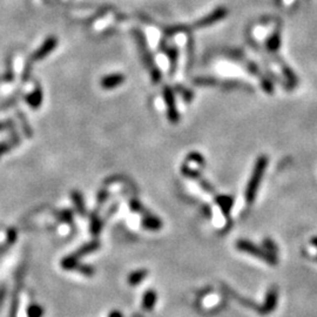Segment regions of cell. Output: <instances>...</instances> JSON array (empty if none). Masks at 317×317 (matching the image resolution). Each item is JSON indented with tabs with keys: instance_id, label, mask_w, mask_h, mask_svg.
I'll list each match as a JSON object with an SVG mask.
<instances>
[{
	"instance_id": "cell-14",
	"label": "cell",
	"mask_w": 317,
	"mask_h": 317,
	"mask_svg": "<svg viewBox=\"0 0 317 317\" xmlns=\"http://www.w3.org/2000/svg\"><path fill=\"white\" fill-rule=\"evenodd\" d=\"M109 317H123V315L119 312H113L111 315H109Z\"/></svg>"
},
{
	"instance_id": "cell-12",
	"label": "cell",
	"mask_w": 317,
	"mask_h": 317,
	"mask_svg": "<svg viewBox=\"0 0 317 317\" xmlns=\"http://www.w3.org/2000/svg\"><path fill=\"white\" fill-rule=\"evenodd\" d=\"M130 209H132L133 212H143V207L138 200L130 201Z\"/></svg>"
},
{
	"instance_id": "cell-3",
	"label": "cell",
	"mask_w": 317,
	"mask_h": 317,
	"mask_svg": "<svg viewBox=\"0 0 317 317\" xmlns=\"http://www.w3.org/2000/svg\"><path fill=\"white\" fill-rule=\"evenodd\" d=\"M277 300H279V292L275 288H271L268 290L266 295V301H264L263 306L260 308V314L262 315H268V314L273 313L277 306Z\"/></svg>"
},
{
	"instance_id": "cell-7",
	"label": "cell",
	"mask_w": 317,
	"mask_h": 317,
	"mask_svg": "<svg viewBox=\"0 0 317 317\" xmlns=\"http://www.w3.org/2000/svg\"><path fill=\"white\" fill-rule=\"evenodd\" d=\"M148 275V271L146 269H141V270H136L134 271L128 277V283H129L130 285H138L139 283H141L143 280L146 279Z\"/></svg>"
},
{
	"instance_id": "cell-1",
	"label": "cell",
	"mask_w": 317,
	"mask_h": 317,
	"mask_svg": "<svg viewBox=\"0 0 317 317\" xmlns=\"http://www.w3.org/2000/svg\"><path fill=\"white\" fill-rule=\"evenodd\" d=\"M267 166H268V158L266 155H261V157L256 160L255 167L254 169H253V174L251 176V179H249L248 185H247L246 193H245V200L247 205H252V203H254L258 187H260L261 180L263 178L264 173H266Z\"/></svg>"
},
{
	"instance_id": "cell-2",
	"label": "cell",
	"mask_w": 317,
	"mask_h": 317,
	"mask_svg": "<svg viewBox=\"0 0 317 317\" xmlns=\"http://www.w3.org/2000/svg\"><path fill=\"white\" fill-rule=\"evenodd\" d=\"M236 248L239 249L240 252L248 253V254H251L252 256H255V257L260 258V260L266 261L268 264H270V266H277V262L279 261H277L276 255L270 254V253H268L266 249L260 248V247L256 246L255 243L251 242V241L239 240L236 242Z\"/></svg>"
},
{
	"instance_id": "cell-4",
	"label": "cell",
	"mask_w": 317,
	"mask_h": 317,
	"mask_svg": "<svg viewBox=\"0 0 317 317\" xmlns=\"http://www.w3.org/2000/svg\"><path fill=\"white\" fill-rule=\"evenodd\" d=\"M215 202L221 208L224 218H229L230 210L234 205V197L230 196V195H219V196L215 197Z\"/></svg>"
},
{
	"instance_id": "cell-15",
	"label": "cell",
	"mask_w": 317,
	"mask_h": 317,
	"mask_svg": "<svg viewBox=\"0 0 317 317\" xmlns=\"http://www.w3.org/2000/svg\"><path fill=\"white\" fill-rule=\"evenodd\" d=\"M316 260H317V256H316Z\"/></svg>"
},
{
	"instance_id": "cell-10",
	"label": "cell",
	"mask_w": 317,
	"mask_h": 317,
	"mask_svg": "<svg viewBox=\"0 0 317 317\" xmlns=\"http://www.w3.org/2000/svg\"><path fill=\"white\" fill-rule=\"evenodd\" d=\"M263 247H264V249H266L268 253H270V254L277 255V253H279V248H277L276 243L274 242L273 240H270V239H264L263 240Z\"/></svg>"
},
{
	"instance_id": "cell-5",
	"label": "cell",
	"mask_w": 317,
	"mask_h": 317,
	"mask_svg": "<svg viewBox=\"0 0 317 317\" xmlns=\"http://www.w3.org/2000/svg\"><path fill=\"white\" fill-rule=\"evenodd\" d=\"M142 227L145 228V229H148V230H160L161 228H162V221L160 220V219L157 218V216L154 215H145L142 219Z\"/></svg>"
},
{
	"instance_id": "cell-11",
	"label": "cell",
	"mask_w": 317,
	"mask_h": 317,
	"mask_svg": "<svg viewBox=\"0 0 317 317\" xmlns=\"http://www.w3.org/2000/svg\"><path fill=\"white\" fill-rule=\"evenodd\" d=\"M199 184H200L201 187H202L206 191H208V193H213V191H214V188H213V186L210 185L208 181H206V180H203V179L199 180Z\"/></svg>"
},
{
	"instance_id": "cell-8",
	"label": "cell",
	"mask_w": 317,
	"mask_h": 317,
	"mask_svg": "<svg viewBox=\"0 0 317 317\" xmlns=\"http://www.w3.org/2000/svg\"><path fill=\"white\" fill-rule=\"evenodd\" d=\"M181 173L185 176H187V178L193 179V180H197V181L202 179V176H201L199 170L191 169L190 167L187 166V164H182V166H181Z\"/></svg>"
},
{
	"instance_id": "cell-13",
	"label": "cell",
	"mask_w": 317,
	"mask_h": 317,
	"mask_svg": "<svg viewBox=\"0 0 317 317\" xmlns=\"http://www.w3.org/2000/svg\"><path fill=\"white\" fill-rule=\"evenodd\" d=\"M310 243H312V245L315 247V248H317V236L312 237V240H310Z\"/></svg>"
},
{
	"instance_id": "cell-6",
	"label": "cell",
	"mask_w": 317,
	"mask_h": 317,
	"mask_svg": "<svg viewBox=\"0 0 317 317\" xmlns=\"http://www.w3.org/2000/svg\"><path fill=\"white\" fill-rule=\"evenodd\" d=\"M157 300H158V296H157V292L153 289H149L145 292V295H143V298H142V308L145 310H147V312H151L152 309H153L155 303H157Z\"/></svg>"
},
{
	"instance_id": "cell-9",
	"label": "cell",
	"mask_w": 317,
	"mask_h": 317,
	"mask_svg": "<svg viewBox=\"0 0 317 317\" xmlns=\"http://www.w3.org/2000/svg\"><path fill=\"white\" fill-rule=\"evenodd\" d=\"M187 160L188 161H191V162L199 164V166L203 167L206 164V161H205V158L202 157L200 153H197V152H191L187 155Z\"/></svg>"
}]
</instances>
